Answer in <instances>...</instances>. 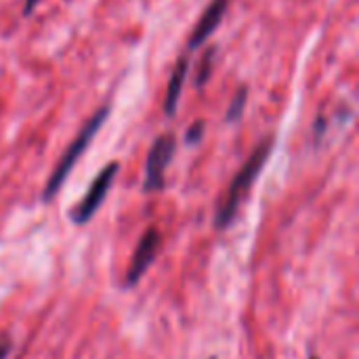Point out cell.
<instances>
[{"label":"cell","instance_id":"obj_1","mask_svg":"<svg viewBox=\"0 0 359 359\" xmlns=\"http://www.w3.org/2000/svg\"><path fill=\"white\" fill-rule=\"evenodd\" d=\"M273 149V137H265L248 156V160L242 164V168L238 170V175L233 177V181L229 183V189L223 198V204L217 212V229H227L231 225V221L238 215V208L242 204V200L246 198L248 189L252 187V183L257 181V177L261 175V170L265 168L269 156Z\"/></svg>","mask_w":359,"mask_h":359},{"label":"cell","instance_id":"obj_2","mask_svg":"<svg viewBox=\"0 0 359 359\" xmlns=\"http://www.w3.org/2000/svg\"><path fill=\"white\" fill-rule=\"evenodd\" d=\"M107 116H109V105H103V107H99V109L86 120V124L80 128V133L76 135V139L69 143V147L65 149V154H63L61 160L57 162L53 175L48 177V183H46L44 194H42V200H44V202H50V200L59 194L61 185L65 183V179L69 177L72 168L78 164V160L84 156V151L88 149V145L93 143V139L97 137V133H99L101 126L105 124Z\"/></svg>","mask_w":359,"mask_h":359},{"label":"cell","instance_id":"obj_3","mask_svg":"<svg viewBox=\"0 0 359 359\" xmlns=\"http://www.w3.org/2000/svg\"><path fill=\"white\" fill-rule=\"evenodd\" d=\"M177 149V139L170 133L160 135L154 143L151 149L147 154V162H145V179H143V191L151 194V191H162L164 189V181H166V168L172 162Z\"/></svg>","mask_w":359,"mask_h":359},{"label":"cell","instance_id":"obj_4","mask_svg":"<svg viewBox=\"0 0 359 359\" xmlns=\"http://www.w3.org/2000/svg\"><path fill=\"white\" fill-rule=\"evenodd\" d=\"M118 162H109L107 166H103L101 168V172L95 177V181L90 183V187H88V191L84 194V198L74 206V210H72V221L76 223V225H86L93 217H95V212L99 210V206L103 204V200H105V196H107V191L111 189V185H114V179H116V175H118Z\"/></svg>","mask_w":359,"mask_h":359},{"label":"cell","instance_id":"obj_5","mask_svg":"<svg viewBox=\"0 0 359 359\" xmlns=\"http://www.w3.org/2000/svg\"><path fill=\"white\" fill-rule=\"evenodd\" d=\"M160 242H162V236H160V231L156 227H149L141 236V240H139V244H137V248L133 252L130 265L126 269V276H124V286L126 288H133L135 284H139L141 278L145 276V271L154 265L156 255L160 250Z\"/></svg>","mask_w":359,"mask_h":359},{"label":"cell","instance_id":"obj_6","mask_svg":"<svg viewBox=\"0 0 359 359\" xmlns=\"http://www.w3.org/2000/svg\"><path fill=\"white\" fill-rule=\"evenodd\" d=\"M227 8H229V0H212L204 8V13L200 15V19L196 21V25H194V29L189 34V40H187V48L189 50H196V48H200L202 44L208 42V38L221 25Z\"/></svg>","mask_w":359,"mask_h":359},{"label":"cell","instance_id":"obj_7","mask_svg":"<svg viewBox=\"0 0 359 359\" xmlns=\"http://www.w3.org/2000/svg\"><path fill=\"white\" fill-rule=\"evenodd\" d=\"M187 72H189V59L187 57H179V61L175 63V69H172V74L168 78V88H166V97H164V114L170 116V118L177 114Z\"/></svg>","mask_w":359,"mask_h":359},{"label":"cell","instance_id":"obj_8","mask_svg":"<svg viewBox=\"0 0 359 359\" xmlns=\"http://www.w3.org/2000/svg\"><path fill=\"white\" fill-rule=\"evenodd\" d=\"M215 57H217V48H215V46H208V48L204 50L202 59H200L198 69H196V86H198V88H202V86L210 80V76H212V65H215Z\"/></svg>","mask_w":359,"mask_h":359},{"label":"cell","instance_id":"obj_9","mask_svg":"<svg viewBox=\"0 0 359 359\" xmlns=\"http://www.w3.org/2000/svg\"><path fill=\"white\" fill-rule=\"evenodd\" d=\"M246 101H248V88L242 86V88L236 90V95H233V99H231V103H229V107H227L225 120H227L229 124H236V122L242 120L244 109H246Z\"/></svg>","mask_w":359,"mask_h":359},{"label":"cell","instance_id":"obj_10","mask_svg":"<svg viewBox=\"0 0 359 359\" xmlns=\"http://www.w3.org/2000/svg\"><path fill=\"white\" fill-rule=\"evenodd\" d=\"M204 120H198V122H194L189 128H187V133H185V141H187V145H198L200 141H202V137H204Z\"/></svg>","mask_w":359,"mask_h":359},{"label":"cell","instance_id":"obj_11","mask_svg":"<svg viewBox=\"0 0 359 359\" xmlns=\"http://www.w3.org/2000/svg\"><path fill=\"white\" fill-rule=\"evenodd\" d=\"M8 351H11V341L8 339H2L0 341V359H6Z\"/></svg>","mask_w":359,"mask_h":359},{"label":"cell","instance_id":"obj_12","mask_svg":"<svg viewBox=\"0 0 359 359\" xmlns=\"http://www.w3.org/2000/svg\"><path fill=\"white\" fill-rule=\"evenodd\" d=\"M38 2H40V0H25V4H23V15H32V11L36 8Z\"/></svg>","mask_w":359,"mask_h":359},{"label":"cell","instance_id":"obj_13","mask_svg":"<svg viewBox=\"0 0 359 359\" xmlns=\"http://www.w3.org/2000/svg\"><path fill=\"white\" fill-rule=\"evenodd\" d=\"M311 359H320V358H311Z\"/></svg>","mask_w":359,"mask_h":359},{"label":"cell","instance_id":"obj_14","mask_svg":"<svg viewBox=\"0 0 359 359\" xmlns=\"http://www.w3.org/2000/svg\"><path fill=\"white\" fill-rule=\"evenodd\" d=\"M210 359H217V358H210Z\"/></svg>","mask_w":359,"mask_h":359}]
</instances>
